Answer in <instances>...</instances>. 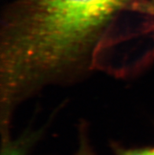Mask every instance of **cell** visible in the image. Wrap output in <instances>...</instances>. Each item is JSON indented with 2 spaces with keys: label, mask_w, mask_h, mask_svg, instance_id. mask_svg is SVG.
Listing matches in <instances>:
<instances>
[{
  "label": "cell",
  "mask_w": 154,
  "mask_h": 155,
  "mask_svg": "<svg viewBox=\"0 0 154 155\" xmlns=\"http://www.w3.org/2000/svg\"><path fill=\"white\" fill-rule=\"evenodd\" d=\"M137 0H17L15 21L27 41L58 62L93 57L106 30Z\"/></svg>",
  "instance_id": "obj_1"
},
{
  "label": "cell",
  "mask_w": 154,
  "mask_h": 155,
  "mask_svg": "<svg viewBox=\"0 0 154 155\" xmlns=\"http://www.w3.org/2000/svg\"><path fill=\"white\" fill-rule=\"evenodd\" d=\"M149 155H154V148H152V149H149Z\"/></svg>",
  "instance_id": "obj_6"
},
{
  "label": "cell",
  "mask_w": 154,
  "mask_h": 155,
  "mask_svg": "<svg viewBox=\"0 0 154 155\" xmlns=\"http://www.w3.org/2000/svg\"><path fill=\"white\" fill-rule=\"evenodd\" d=\"M2 133L1 155H27L31 145L37 139V135L35 133H26L15 140H11L8 132Z\"/></svg>",
  "instance_id": "obj_2"
},
{
  "label": "cell",
  "mask_w": 154,
  "mask_h": 155,
  "mask_svg": "<svg viewBox=\"0 0 154 155\" xmlns=\"http://www.w3.org/2000/svg\"><path fill=\"white\" fill-rule=\"evenodd\" d=\"M130 10L154 18V0H137L131 6Z\"/></svg>",
  "instance_id": "obj_3"
},
{
  "label": "cell",
  "mask_w": 154,
  "mask_h": 155,
  "mask_svg": "<svg viewBox=\"0 0 154 155\" xmlns=\"http://www.w3.org/2000/svg\"><path fill=\"white\" fill-rule=\"evenodd\" d=\"M149 149L146 148H138V149L118 150L117 155H149Z\"/></svg>",
  "instance_id": "obj_4"
},
{
  "label": "cell",
  "mask_w": 154,
  "mask_h": 155,
  "mask_svg": "<svg viewBox=\"0 0 154 155\" xmlns=\"http://www.w3.org/2000/svg\"><path fill=\"white\" fill-rule=\"evenodd\" d=\"M76 155H94L92 150L90 149V145L88 144L87 140L84 138V136H83L81 143H80V149Z\"/></svg>",
  "instance_id": "obj_5"
}]
</instances>
